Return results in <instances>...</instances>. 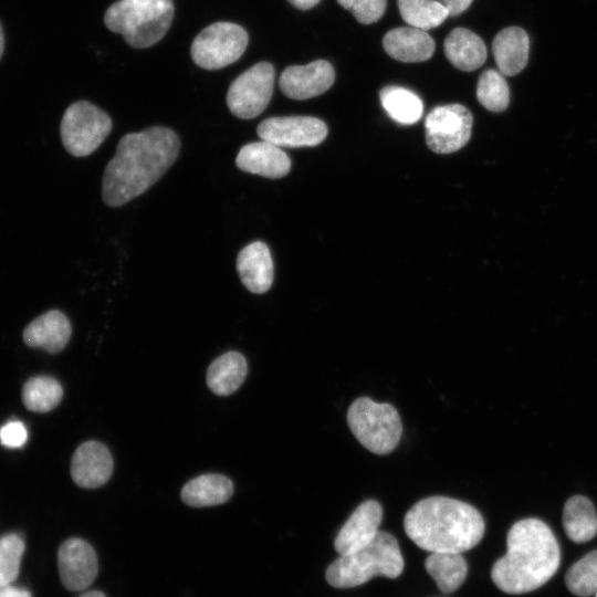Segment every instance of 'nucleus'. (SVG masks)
Returning a JSON list of instances; mask_svg holds the SVG:
<instances>
[{
  "mask_svg": "<svg viewBox=\"0 0 597 597\" xmlns=\"http://www.w3.org/2000/svg\"><path fill=\"white\" fill-rule=\"evenodd\" d=\"M237 271L243 285L252 293H265L273 282V261L268 245L255 241L238 254Z\"/></svg>",
  "mask_w": 597,
  "mask_h": 597,
  "instance_id": "obj_17",
  "label": "nucleus"
},
{
  "mask_svg": "<svg viewBox=\"0 0 597 597\" xmlns=\"http://www.w3.org/2000/svg\"><path fill=\"white\" fill-rule=\"evenodd\" d=\"M506 553L492 567L494 584L507 594L537 589L556 573L561 552L551 528L537 519L516 522L506 537Z\"/></svg>",
  "mask_w": 597,
  "mask_h": 597,
  "instance_id": "obj_2",
  "label": "nucleus"
},
{
  "mask_svg": "<svg viewBox=\"0 0 597 597\" xmlns=\"http://www.w3.org/2000/svg\"><path fill=\"white\" fill-rule=\"evenodd\" d=\"M335 72L325 60L286 67L280 76V88L290 98L307 100L326 92L334 83Z\"/></svg>",
  "mask_w": 597,
  "mask_h": 597,
  "instance_id": "obj_13",
  "label": "nucleus"
},
{
  "mask_svg": "<svg viewBox=\"0 0 597 597\" xmlns=\"http://www.w3.org/2000/svg\"><path fill=\"white\" fill-rule=\"evenodd\" d=\"M247 360L238 352H227L217 357L207 370V385L218 396L233 394L244 381Z\"/></svg>",
  "mask_w": 597,
  "mask_h": 597,
  "instance_id": "obj_23",
  "label": "nucleus"
},
{
  "mask_svg": "<svg viewBox=\"0 0 597 597\" xmlns=\"http://www.w3.org/2000/svg\"><path fill=\"white\" fill-rule=\"evenodd\" d=\"M233 494V483L226 475L206 473L188 481L181 492V500L191 507H206L227 502Z\"/></svg>",
  "mask_w": 597,
  "mask_h": 597,
  "instance_id": "obj_22",
  "label": "nucleus"
},
{
  "mask_svg": "<svg viewBox=\"0 0 597 597\" xmlns=\"http://www.w3.org/2000/svg\"><path fill=\"white\" fill-rule=\"evenodd\" d=\"M384 50L400 62H423L434 52L433 39L423 30L413 27L396 28L383 39Z\"/></svg>",
  "mask_w": 597,
  "mask_h": 597,
  "instance_id": "obj_19",
  "label": "nucleus"
},
{
  "mask_svg": "<svg viewBox=\"0 0 597 597\" xmlns=\"http://www.w3.org/2000/svg\"><path fill=\"white\" fill-rule=\"evenodd\" d=\"M347 422L356 439L370 452L387 454L394 451L402 434L397 409L367 397L357 398L347 411Z\"/></svg>",
  "mask_w": 597,
  "mask_h": 597,
  "instance_id": "obj_6",
  "label": "nucleus"
},
{
  "mask_svg": "<svg viewBox=\"0 0 597 597\" xmlns=\"http://www.w3.org/2000/svg\"><path fill=\"white\" fill-rule=\"evenodd\" d=\"M57 567L63 586L71 591H81L91 586L96 578L97 555L86 541L69 538L59 548Z\"/></svg>",
  "mask_w": 597,
  "mask_h": 597,
  "instance_id": "obj_12",
  "label": "nucleus"
},
{
  "mask_svg": "<svg viewBox=\"0 0 597 597\" xmlns=\"http://www.w3.org/2000/svg\"><path fill=\"white\" fill-rule=\"evenodd\" d=\"M24 542L17 533L0 537V587L12 584L20 572Z\"/></svg>",
  "mask_w": 597,
  "mask_h": 597,
  "instance_id": "obj_31",
  "label": "nucleus"
},
{
  "mask_svg": "<svg viewBox=\"0 0 597 597\" xmlns=\"http://www.w3.org/2000/svg\"><path fill=\"white\" fill-rule=\"evenodd\" d=\"M565 583L570 593L588 597L597 591V549L588 553L567 570Z\"/></svg>",
  "mask_w": 597,
  "mask_h": 597,
  "instance_id": "obj_30",
  "label": "nucleus"
},
{
  "mask_svg": "<svg viewBox=\"0 0 597 597\" xmlns=\"http://www.w3.org/2000/svg\"><path fill=\"white\" fill-rule=\"evenodd\" d=\"M383 507L375 500L360 503L339 530L334 547L339 555L355 552L369 544L378 534Z\"/></svg>",
  "mask_w": 597,
  "mask_h": 597,
  "instance_id": "obj_14",
  "label": "nucleus"
},
{
  "mask_svg": "<svg viewBox=\"0 0 597 597\" xmlns=\"http://www.w3.org/2000/svg\"><path fill=\"white\" fill-rule=\"evenodd\" d=\"M379 98L389 117L399 124H415L422 116V101L408 88L386 86L380 91Z\"/></svg>",
  "mask_w": 597,
  "mask_h": 597,
  "instance_id": "obj_26",
  "label": "nucleus"
},
{
  "mask_svg": "<svg viewBox=\"0 0 597 597\" xmlns=\"http://www.w3.org/2000/svg\"><path fill=\"white\" fill-rule=\"evenodd\" d=\"M248 41V33L242 27L232 22H214L195 38L191 56L202 69L219 70L238 61Z\"/></svg>",
  "mask_w": 597,
  "mask_h": 597,
  "instance_id": "obj_8",
  "label": "nucleus"
},
{
  "mask_svg": "<svg viewBox=\"0 0 597 597\" xmlns=\"http://www.w3.org/2000/svg\"><path fill=\"white\" fill-rule=\"evenodd\" d=\"M262 140L279 147H313L327 136L325 123L312 116L270 117L258 126Z\"/></svg>",
  "mask_w": 597,
  "mask_h": 597,
  "instance_id": "obj_11",
  "label": "nucleus"
},
{
  "mask_svg": "<svg viewBox=\"0 0 597 597\" xmlns=\"http://www.w3.org/2000/svg\"><path fill=\"white\" fill-rule=\"evenodd\" d=\"M172 17L171 0H119L106 10L104 23L132 48L145 49L164 38Z\"/></svg>",
  "mask_w": 597,
  "mask_h": 597,
  "instance_id": "obj_5",
  "label": "nucleus"
},
{
  "mask_svg": "<svg viewBox=\"0 0 597 597\" xmlns=\"http://www.w3.org/2000/svg\"><path fill=\"white\" fill-rule=\"evenodd\" d=\"M113 467V459L106 446L98 441H86L73 453L71 476L81 488L96 489L109 480Z\"/></svg>",
  "mask_w": 597,
  "mask_h": 597,
  "instance_id": "obj_15",
  "label": "nucleus"
},
{
  "mask_svg": "<svg viewBox=\"0 0 597 597\" xmlns=\"http://www.w3.org/2000/svg\"><path fill=\"white\" fill-rule=\"evenodd\" d=\"M21 396L28 410L48 412L60 404L63 389L61 384L52 377L36 376L24 384Z\"/></svg>",
  "mask_w": 597,
  "mask_h": 597,
  "instance_id": "obj_27",
  "label": "nucleus"
},
{
  "mask_svg": "<svg viewBox=\"0 0 597 597\" xmlns=\"http://www.w3.org/2000/svg\"><path fill=\"white\" fill-rule=\"evenodd\" d=\"M444 54L450 63L465 72L479 69L486 60L482 39L465 28L453 29L444 40Z\"/></svg>",
  "mask_w": 597,
  "mask_h": 597,
  "instance_id": "obj_21",
  "label": "nucleus"
},
{
  "mask_svg": "<svg viewBox=\"0 0 597 597\" xmlns=\"http://www.w3.org/2000/svg\"><path fill=\"white\" fill-rule=\"evenodd\" d=\"M473 0H439L449 12V15H458L469 8Z\"/></svg>",
  "mask_w": 597,
  "mask_h": 597,
  "instance_id": "obj_34",
  "label": "nucleus"
},
{
  "mask_svg": "<svg viewBox=\"0 0 597 597\" xmlns=\"http://www.w3.org/2000/svg\"><path fill=\"white\" fill-rule=\"evenodd\" d=\"M235 164L244 172L271 179L284 177L291 168V160L281 147L262 139L244 145L239 150Z\"/></svg>",
  "mask_w": 597,
  "mask_h": 597,
  "instance_id": "obj_16",
  "label": "nucleus"
},
{
  "mask_svg": "<svg viewBox=\"0 0 597 597\" xmlns=\"http://www.w3.org/2000/svg\"><path fill=\"white\" fill-rule=\"evenodd\" d=\"M472 114L463 105L448 104L434 107L426 117V142L438 154H451L470 139Z\"/></svg>",
  "mask_w": 597,
  "mask_h": 597,
  "instance_id": "obj_10",
  "label": "nucleus"
},
{
  "mask_svg": "<svg viewBox=\"0 0 597 597\" xmlns=\"http://www.w3.org/2000/svg\"><path fill=\"white\" fill-rule=\"evenodd\" d=\"M404 569V558L397 540L379 531L366 546L345 554L326 569V580L336 588L359 586L376 576L398 577Z\"/></svg>",
  "mask_w": 597,
  "mask_h": 597,
  "instance_id": "obj_4",
  "label": "nucleus"
},
{
  "mask_svg": "<svg viewBox=\"0 0 597 597\" xmlns=\"http://www.w3.org/2000/svg\"><path fill=\"white\" fill-rule=\"evenodd\" d=\"M397 4L405 22L423 31L440 25L449 17L446 7L436 0H397Z\"/></svg>",
  "mask_w": 597,
  "mask_h": 597,
  "instance_id": "obj_28",
  "label": "nucleus"
},
{
  "mask_svg": "<svg viewBox=\"0 0 597 597\" xmlns=\"http://www.w3.org/2000/svg\"><path fill=\"white\" fill-rule=\"evenodd\" d=\"M180 150L177 134L154 126L121 138L102 180V197L119 207L150 188L175 163Z\"/></svg>",
  "mask_w": 597,
  "mask_h": 597,
  "instance_id": "obj_1",
  "label": "nucleus"
},
{
  "mask_svg": "<svg viewBox=\"0 0 597 597\" xmlns=\"http://www.w3.org/2000/svg\"><path fill=\"white\" fill-rule=\"evenodd\" d=\"M28 438L27 429L19 421H11L0 429V441L7 448H20Z\"/></svg>",
  "mask_w": 597,
  "mask_h": 597,
  "instance_id": "obj_33",
  "label": "nucleus"
},
{
  "mask_svg": "<svg viewBox=\"0 0 597 597\" xmlns=\"http://www.w3.org/2000/svg\"><path fill=\"white\" fill-rule=\"evenodd\" d=\"M404 527L408 537L430 553H462L483 537L484 521L472 505L447 496L418 501L406 513Z\"/></svg>",
  "mask_w": 597,
  "mask_h": 597,
  "instance_id": "obj_3",
  "label": "nucleus"
},
{
  "mask_svg": "<svg viewBox=\"0 0 597 597\" xmlns=\"http://www.w3.org/2000/svg\"><path fill=\"white\" fill-rule=\"evenodd\" d=\"M111 117L87 101L71 104L61 121L60 133L63 146L75 157L92 154L112 129Z\"/></svg>",
  "mask_w": 597,
  "mask_h": 597,
  "instance_id": "obj_7",
  "label": "nucleus"
},
{
  "mask_svg": "<svg viewBox=\"0 0 597 597\" xmlns=\"http://www.w3.org/2000/svg\"><path fill=\"white\" fill-rule=\"evenodd\" d=\"M293 7L300 10H308L316 6L320 0H287Z\"/></svg>",
  "mask_w": 597,
  "mask_h": 597,
  "instance_id": "obj_36",
  "label": "nucleus"
},
{
  "mask_svg": "<svg viewBox=\"0 0 597 597\" xmlns=\"http://www.w3.org/2000/svg\"><path fill=\"white\" fill-rule=\"evenodd\" d=\"M476 97L491 112H503L510 103V88L501 72L485 70L479 77Z\"/></svg>",
  "mask_w": 597,
  "mask_h": 597,
  "instance_id": "obj_29",
  "label": "nucleus"
},
{
  "mask_svg": "<svg viewBox=\"0 0 597 597\" xmlns=\"http://www.w3.org/2000/svg\"><path fill=\"white\" fill-rule=\"evenodd\" d=\"M337 2L363 24L378 21L386 9V0H337Z\"/></svg>",
  "mask_w": 597,
  "mask_h": 597,
  "instance_id": "obj_32",
  "label": "nucleus"
},
{
  "mask_svg": "<svg viewBox=\"0 0 597 597\" xmlns=\"http://www.w3.org/2000/svg\"><path fill=\"white\" fill-rule=\"evenodd\" d=\"M274 78V67L269 62H259L240 74L228 90L230 112L243 119L260 115L271 101Z\"/></svg>",
  "mask_w": 597,
  "mask_h": 597,
  "instance_id": "obj_9",
  "label": "nucleus"
},
{
  "mask_svg": "<svg viewBox=\"0 0 597 597\" xmlns=\"http://www.w3.org/2000/svg\"><path fill=\"white\" fill-rule=\"evenodd\" d=\"M78 597H106V596H105L104 593H102L100 590H91V591L82 594Z\"/></svg>",
  "mask_w": 597,
  "mask_h": 597,
  "instance_id": "obj_37",
  "label": "nucleus"
},
{
  "mask_svg": "<svg viewBox=\"0 0 597 597\" xmlns=\"http://www.w3.org/2000/svg\"><path fill=\"white\" fill-rule=\"evenodd\" d=\"M72 333L69 318L57 310H51L33 320L23 332V341L30 347L59 353L69 343Z\"/></svg>",
  "mask_w": 597,
  "mask_h": 597,
  "instance_id": "obj_18",
  "label": "nucleus"
},
{
  "mask_svg": "<svg viewBox=\"0 0 597 597\" xmlns=\"http://www.w3.org/2000/svg\"><path fill=\"white\" fill-rule=\"evenodd\" d=\"M530 39L520 27L501 30L492 43V52L500 72L503 75L519 74L527 64Z\"/></svg>",
  "mask_w": 597,
  "mask_h": 597,
  "instance_id": "obj_20",
  "label": "nucleus"
},
{
  "mask_svg": "<svg viewBox=\"0 0 597 597\" xmlns=\"http://www.w3.org/2000/svg\"><path fill=\"white\" fill-rule=\"evenodd\" d=\"M428 574L436 580L438 588L443 593L458 589L464 582L468 567L461 553L434 552L425 563Z\"/></svg>",
  "mask_w": 597,
  "mask_h": 597,
  "instance_id": "obj_25",
  "label": "nucleus"
},
{
  "mask_svg": "<svg viewBox=\"0 0 597 597\" xmlns=\"http://www.w3.org/2000/svg\"><path fill=\"white\" fill-rule=\"evenodd\" d=\"M563 525L573 542L590 541L597 534V514L591 501L583 495L568 499L563 511Z\"/></svg>",
  "mask_w": 597,
  "mask_h": 597,
  "instance_id": "obj_24",
  "label": "nucleus"
},
{
  "mask_svg": "<svg viewBox=\"0 0 597 597\" xmlns=\"http://www.w3.org/2000/svg\"><path fill=\"white\" fill-rule=\"evenodd\" d=\"M0 597H32L30 591L12 586L11 584L0 587Z\"/></svg>",
  "mask_w": 597,
  "mask_h": 597,
  "instance_id": "obj_35",
  "label": "nucleus"
},
{
  "mask_svg": "<svg viewBox=\"0 0 597 597\" xmlns=\"http://www.w3.org/2000/svg\"><path fill=\"white\" fill-rule=\"evenodd\" d=\"M4 51V33L2 29V24L0 22V59L2 57Z\"/></svg>",
  "mask_w": 597,
  "mask_h": 597,
  "instance_id": "obj_38",
  "label": "nucleus"
},
{
  "mask_svg": "<svg viewBox=\"0 0 597 597\" xmlns=\"http://www.w3.org/2000/svg\"><path fill=\"white\" fill-rule=\"evenodd\" d=\"M596 597H597V591H596Z\"/></svg>",
  "mask_w": 597,
  "mask_h": 597,
  "instance_id": "obj_39",
  "label": "nucleus"
}]
</instances>
